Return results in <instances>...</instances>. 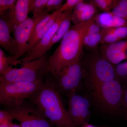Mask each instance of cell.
<instances>
[{
	"label": "cell",
	"mask_w": 127,
	"mask_h": 127,
	"mask_svg": "<svg viewBox=\"0 0 127 127\" xmlns=\"http://www.w3.org/2000/svg\"><path fill=\"white\" fill-rule=\"evenodd\" d=\"M61 94L56 79L50 75L30 98L32 103L55 127H76L64 105Z\"/></svg>",
	"instance_id": "obj_1"
},
{
	"label": "cell",
	"mask_w": 127,
	"mask_h": 127,
	"mask_svg": "<svg viewBox=\"0 0 127 127\" xmlns=\"http://www.w3.org/2000/svg\"><path fill=\"white\" fill-rule=\"evenodd\" d=\"M91 20L71 27L55 52L50 56L46 75L50 74L56 79L64 67L80 60L84 35Z\"/></svg>",
	"instance_id": "obj_2"
},
{
	"label": "cell",
	"mask_w": 127,
	"mask_h": 127,
	"mask_svg": "<svg viewBox=\"0 0 127 127\" xmlns=\"http://www.w3.org/2000/svg\"><path fill=\"white\" fill-rule=\"evenodd\" d=\"M50 57L46 54L31 61L22 62L20 68L11 67L4 74L0 75V83L43 81V78L46 75Z\"/></svg>",
	"instance_id": "obj_3"
},
{
	"label": "cell",
	"mask_w": 127,
	"mask_h": 127,
	"mask_svg": "<svg viewBox=\"0 0 127 127\" xmlns=\"http://www.w3.org/2000/svg\"><path fill=\"white\" fill-rule=\"evenodd\" d=\"M43 81L0 83V103L5 108L22 105L41 86Z\"/></svg>",
	"instance_id": "obj_4"
},
{
	"label": "cell",
	"mask_w": 127,
	"mask_h": 127,
	"mask_svg": "<svg viewBox=\"0 0 127 127\" xmlns=\"http://www.w3.org/2000/svg\"><path fill=\"white\" fill-rule=\"evenodd\" d=\"M92 89L95 101L103 109L113 113L121 109L123 87L117 78L102 83Z\"/></svg>",
	"instance_id": "obj_5"
},
{
	"label": "cell",
	"mask_w": 127,
	"mask_h": 127,
	"mask_svg": "<svg viewBox=\"0 0 127 127\" xmlns=\"http://www.w3.org/2000/svg\"><path fill=\"white\" fill-rule=\"evenodd\" d=\"M21 127H53L52 123L32 103L25 102L15 107L5 108Z\"/></svg>",
	"instance_id": "obj_6"
},
{
	"label": "cell",
	"mask_w": 127,
	"mask_h": 127,
	"mask_svg": "<svg viewBox=\"0 0 127 127\" xmlns=\"http://www.w3.org/2000/svg\"><path fill=\"white\" fill-rule=\"evenodd\" d=\"M84 74V67L80 60L64 67L56 79L61 93L68 96L77 92Z\"/></svg>",
	"instance_id": "obj_7"
},
{
	"label": "cell",
	"mask_w": 127,
	"mask_h": 127,
	"mask_svg": "<svg viewBox=\"0 0 127 127\" xmlns=\"http://www.w3.org/2000/svg\"><path fill=\"white\" fill-rule=\"evenodd\" d=\"M68 96V112L71 120L76 127H82L88 123L91 115V103L84 95L78 92Z\"/></svg>",
	"instance_id": "obj_8"
},
{
	"label": "cell",
	"mask_w": 127,
	"mask_h": 127,
	"mask_svg": "<svg viewBox=\"0 0 127 127\" xmlns=\"http://www.w3.org/2000/svg\"><path fill=\"white\" fill-rule=\"evenodd\" d=\"M49 14L46 10L38 17H28L16 28L13 33L18 50L16 57L17 59L28 52V42L34 28L41 20Z\"/></svg>",
	"instance_id": "obj_9"
},
{
	"label": "cell",
	"mask_w": 127,
	"mask_h": 127,
	"mask_svg": "<svg viewBox=\"0 0 127 127\" xmlns=\"http://www.w3.org/2000/svg\"><path fill=\"white\" fill-rule=\"evenodd\" d=\"M73 10L64 12L58 16L52 26L40 40L31 51L26 53V56L20 59L22 62L31 61L43 56L49 50V47L52 39L60 25L65 19L71 15Z\"/></svg>",
	"instance_id": "obj_10"
},
{
	"label": "cell",
	"mask_w": 127,
	"mask_h": 127,
	"mask_svg": "<svg viewBox=\"0 0 127 127\" xmlns=\"http://www.w3.org/2000/svg\"><path fill=\"white\" fill-rule=\"evenodd\" d=\"M117 78L115 68L104 58L95 59L89 67V79L92 88L102 83Z\"/></svg>",
	"instance_id": "obj_11"
},
{
	"label": "cell",
	"mask_w": 127,
	"mask_h": 127,
	"mask_svg": "<svg viewBox=\"0 0 127 127\" xmlns=\"http://www.w3.org/2000/svg\"><path fill=\"white\" fill-rule=\"evenodd\" d=\"M58 14L57 11L48 14L37 23L29 40L28 52L35 47L50 30L55 22Z\"/></svg>",
	"instance_id": "obj_12"
},
{
	"label": "cell",
	"mask_w": 127,
	"mask_h": 127,
	"mask_svg": "<svg viewBox=\"0 0 127 127\" xmlns=\"http://www.w3.org/2000/svg\"><path fill=\"white\" fill-rule=\"evenodd\" d=\"M11 32L9 21L0 19V45L1 47L11 56L16 57L18 53L15 38L11 35Z\"/></svg>",
	"instance_id": "obj_13"
},
{
	"label": "cell",
	"mask_w": 127,
	"mask_h": 127,
	"mask_svg": "<svg viewBox=\"0 0 127 127\" xmlns=\"http://www.w3.org/2000/svg\"><path fill=\"white\" fill-rule=\"evenodd\" d=\"M31 0H17L14 7V14L10 22L11 32H14L18 25L28 18Z\"/></svg>",
	"instance_id": "obj_14"
},
{
	"label": "cell",
	"mask_w": 127,
	"mask_h": 127,
	"mask_svg": "<svg viewBox=\"0 0 127 127\" xmlns=\"http://www.w3.org/2000/svg\"><path fill=\"white\" fill-rule=\"evenodd\" d=\"M93 19L103 29L127 26V21L115 16L111 12L101 13Z\"/></svg>",
	"instance_id": "obj_15"
},
{
	"label": "cell",
	"mask_w": 127,
	"mask_h": 127,
	"mask_svg": "<svg viewBox=\"0 0 127 127\" xmlns=\"http://www.w3.org/2000/svg\"><path fill=\"white\" fill-rule=\"evenodd\" d=\"M18 64L22 65L23 63L16 57L7 56L4 50L0 48V75L4 74L11 67Z\"/></svg>",
	"instance_id": "obj_16"
},
{
	"label": "cell",
	"mask_w": 127,
	"mask_h": 127,
	"mask_svg": "<svg viewBox=\"0 0 127 127\" xmlns=\"http://www.w3.org/2000/svg\"><path fill=\"white\" fill-rule=\"evenodd\" d=\"M16 0H0V18L11 21L14 7Z\"/></svg>",
	"instance_id": "obj_17"
},
{
	"label": "cell",
	"mask_w": 127,
	"mask_h": 127,
	"mask_svg": "<svg viewBox=\"0 0 127 127\" xmlns=\"http://www.w3.org/2000/svg\"><path fill=\"white\" fill-rule=\"evenodd\" d=\"M66 18L60 25L53 37L49 47V50L55 44L62 40L70 28L72 21V16Z\"/></svg>",
	"instance_id": "obj_18"
},
{
	"label": "cell",
	"mask_w": 127,
	"mask_h": 127,
	"mask_svg": "<svg viewBox=\"0 0 127 127\" xmlns=\"http://www.w3.org/2000/svg\"><path fill=\"white\" fill-rule=\"evenodd\" d=\"M96 12L95 6L91 3L88 8L84 11L75 15L72 14V21L74 25L86 22L92 19Z\"/></svg>",
	"instance_id": "obj_19"
},
{
	"label": "cell",
	"mask_w": 127,
	"mask_h": 127,
	"mask_svg": "<svg viewBox=\"0 0 127 127\" xmlns=\"http://www.w3.org/2000/svg\"><path fill=\"white\" fill-rule=\"evenodd\" d=\"M48 0H31L30 12L33 14L32 16L38 17L46 10Z\"/></svg>",
	"instance_id": "obj_20"
},
{
	"label": "cell",
	"mask_w": 127,
	"mask_h": 127,
	"mask_svg": "<svg viewBox=\"0 0 127 127\" xmlns=\"http://www.w3.org/2000/svg\"><path fill=\"white\" fill-rule=\"evenodd\" d=\"M102 38L101 32L95 34L85 33L83 39V45L88 47L94 48L101 43Z\"/></svg>",
	"instance_id": "obj_21"
},
{
	"label": "cell",
	"mask_w": 127,
	"mask_h": 127,
	"mask_svg": "<svg viewBox=\"0 0 127 127\" xmlns=\"http://www.w3.org/2000/svg\"><path fill=\"white\" fill-rule=\"evenodd\" d=\"M116 1L114 0H94L92 1V4L104 12H110L116 4Z\"/></svg>",
	"instance_id": "obj_22"
},
{
	"label": "cell",
	"mask_w": 127,
	"mask_h": 127,
	"mask_svg": "<svg viewBox=\"0 0 127 127\" xmlns=\"http://www.w3.org/2000/svg\"><path fill=\"white\" fill-rule=\"evenodd\" d=\"M115 70L117 78L120 82L127 84V62L117 65Z\"/></svg>",
	"instance_id": "obj_23"
},
{
	"label": "cell",
	"mask_w": 127,
	"mask_h": 127,
	"mask_svg": "<svg viewBox=\"0 0 127 127\" xmlns=\"http://www.w3.org/2000/svg\"><path fill=\"white\" fill-rule=\"evenodd\" d=\"M102 30L105 32L114 34L120 40L127 36V26Z\"/></svg>",
	"instance_id": "obj_24"
},
{
	"label": "cell",
	"mask_w": 127,
	"mask_h": 127,
	"mask_svg": "<svg viewBox=\"0 0 127 127\" xmlns=\"http://www.w3.org/2000/svg\"><path fill=\"white\" fill-rule=\"evenodd\" d=\"M11 116L9 112L5 109L0 110V125L12 126L14 123Z\"/></svg>",
	"instance_id": "obj_25"
},
{
	"label": "cell",
	"mask_w": 127,
	"mask_h": 127,
	"mask_svg": "<svg viewBox=\"0 0 127 127\" xmlns=\"http://www.w3.org/2000/svg\"><path fill=\"white\" fill-rule=\"evenodd\" d=\"M62 0H48L46 6V10L48 12H54L59 11L63 5Z\"/></svg>",
	"instance_id": "obj_26"
},
{
	"label": "cell",
	"mask_w": 127,
	"mask_h": 127,
	"mask_svg": "<svg viewBox=\"0 0 127 127\" xmlns=\"http://www.w3.org/2000/svg\"><path fill=\"white\" fill-rule=\"evenodd\" d=\"M82 0H67L63 5L59 11L60 13L64 12L73 10L74 8L79 2Z\"/></svg>",
	"instance_id": "obj_27"
},
{
	"label": "cell",
	"mask_w": 127,
	"mask_h": 127,
	"mask_svg": "<svg viewBox=\"0 0 127 127\" xmlns=\"http://www.w3.org/2000/svg\"><path fill=\"white\" fill-rule=\"evenodd\" d=\"M121 110L123 112L127 120V84L123 87L122 98Z\"/></svg>",
	"instance_id": "obj_28"
},
{
	"label": "cell",
	"mask_w": 127,
	"mask_h": 127,
	"mask_svg": "<svg viewBox=\"0 0 127 127\" xmlns=\"http://www.w3.org/2000/svg\"><path fill=\"white\" fill-rule=\"evenodd\" d=\"M82 127H96L93 125H91V124H86L83 126Z\"/></svg>",
	"instance_id": "obj_29"
},
{
	"label": "cell",
	"mask_w": 127,
	"mask_h": 127,
	"mask_svg": "<svg viewBox=\"0 0 127 127\" xmlns=\"http://www.w3.org/2000/svg\"><path fill=\"white\" fill-rule=\"evenodd\" d=\"M10 127H21L20 125L18 124H13Z\"/></svg>",
	"instance_id": "obj_30"
}]
</instances>
